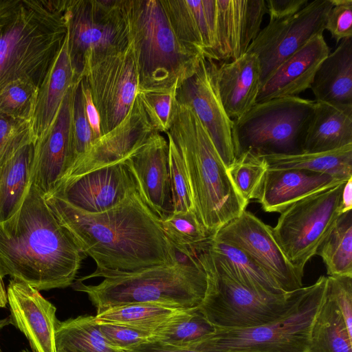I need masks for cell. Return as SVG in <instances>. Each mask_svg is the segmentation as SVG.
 <instances>
[{"label":"cell","mask_w":352,"mask_h":352,"mask_svg":"<svg viewBox=\"0 0 352 352\" xmlns=\"http://www.w3.org/2000/svg\"><path fill=\"white\" fill-rule=\"evenodd\" d=\"M327 276L303 287L294 308L285 316L256 327L216 329L188 347L202 352H307L311 329L324 298Z\"/></svg>","instance_id":"cell-8"},{"label":"cell","mask_w":352,"mask_h":352,"mask_svg":"<svg viewBox=\"0 0 352 352\" xmlns=\"http://www.w3.org/2000/svg\"><path fill=\"white\" fill-rule=\"evenodd\" d=\"M94 140L93 132L86 114L81 78L76 82L74 89L72 109V149L66 171L88 150Z\"/></svg>","instance_id":"cell-39"},{"label":"cell","mask_w":352,"mask_h":352,"mask_svg":"<svg viewBox=\"0 0 352 352\" xmlns=\"http://www.w3.org/2000/svg\"><path fill=\"white\" fill-rule=\"evenodd\" d=\"M56 352H120L102 334L95 316H79L57 323Z\"/></svg>","instance_id":"cell-33"},{"label":"cell","mask_w":352,"mask_h":352,"mask_svg":"<svg viewBox=\"0 0 352 352\" xmlns=\"http://www.w3.org/2000/svg\"><path fill=\"white\" fill-rule=\"evenodd\" d=\"M0 352H1V349H0Z\"/></svg>","instance_id":"cell-52"},{"label":"cell","mask_w":352,"mask_h":352,"mask_svg":"<svg viewBox=\"0 0 352 352\" xmlns=\"http://www.w3.org/2000/svg\"><path fill=\"white\" fill-rule=\"evenodd\" d=\"M44 198L82 252L96 264L94 272L78 280L83 282L104 272H133L180 260L161 219L137 190L100 213L84 212L58 195Z\"/></svg>","instance_id":"cell-1"},{"label":"cell","mask_w":352,"mask_h":352,"mask_svg":"<svg viewBox=\"0 0 352 352\" xmlns=\"http://www.w3.org/2000/svg\"><path fill=\"white\" fill-rule=\"evenodd\" d=\"M323 34L311 38L287 58L261 86L256 103L274 98L297 96L311 88L316 73L329 54Z\"/></svg>","instance_id":"cell-22"},{"label":"cell","mask_w":352,"mask_h":352,"mask_svg":"<svg viewBox=\"0 0 352 352\" xmlns=\"http://www.w3.org/2000/svg\"><path fill=\"white\" fill-rule=\"evenodd\" d=\"M67 0H0V88L23 80L38 89L67 33Z\"/></svg>","instance_id":"cell-3"},{"label":"cell","mask_w":352,"mask_h":352,"mask_svg":"<svg viewBox=\"0 0 352 352\" xmlns=\"http://www.w3.org/2000/svg\"><path fill=\"white\" fill-rule=\"evenodd\" d=\"M345 182L292 204L280 212L272 228L283 254L302 274L342 214L341 196Z\"/></svg>","instance_id":"cell-11"},{"label":"cell","mask_w":352,"mask_h":352,"mask_svg":"<svg viewBox=\"0 0 352 352\" xmlns=\"http://www.w3.org/2000/svg\"><path fill=\"white\" fill-rule=\"evenodd\" d=\"M204 245L236 280L250 289L270 295L287 294L256 262L237 247L211 236Z\"/></svg>","instance_id":"cell-28"},{"label":"cell","mask_w":352,"mask_h":352,"mask_svg":"<svg viewBox=\"0 0 352 352\" xmlns=\"http://www.w3.org/2000/svg\"><path fill=\"white\" fill-rule=\"evenodd\" d=\"M211 236L243 250L286 293L303 287V274L289 262L276 241L272 228L245 210Z\"/></svg>","instance_id":"cell-14"},{"label":"cell","mask_w":352,"mask_h":352,"mask_svg":"<svg viewBox=\"0 0 352 352\" xmlns=\"http://www.w3.org/2000/svg\"><path fill=\"white\" fill-rule=\"evenodd\" d=\"M120 352H202L189 348L177 347L162 342L153 341L135 347L121 350Z\"/></svg>","instance_id":"cell-48"},{"label":"cell","mask_w":352,"mask_h":352,"mask_svg":"<svg viewBox=\"0 0 352 352\" xmlns=\"http://www.w3.org/2000/svg\"><path fill=\"white\" fill-rule=\"evenodd\" d=\"M34 144L23 146L0 166V223L12 217L23 202L31 184Z\"/></svg>","instance_id":"cell-29"},{"label":"cell","mask_w":352,"mask_h":352,"mask_svg":"<svg viewBox=\"0 0 352 352\" xmlns=\"http://www.w3.org/2000/svg\"><path fill=\"white\" fill-rule=\"evenodd\" d=\"M324 29L328 30L336 43L352 37V0H333Z\"/></svg>","instance_id":"cell-44"},{"label":"cell","mask_w":352,"mask_h":352,"mask_svg":"<svg viewBox=\"0 0 352 352\" xmlns=\"http://www.w3.org/2000/svg\"><path fill=\"white\" fill-rule=\"evenodd\" d=\"M32 142L34 138L31 121L0 114V166Z\"/></svg>","instance_id":"cell-41"},{"label":"cell","mask_w":352,"mask_h":352,"mask_svg":"<svg viewBox=\"0 0 352 352\" xmlns=\"http://www.w3.org/2000/svg\"><path fill=\"white\" fill-rule=\"evenodd\" d=\"M310 89L315 101L352 104V37L342 39L322 62Z\"/></svg>","instance_id":"cell-26"},{"label":"cell","mask_w":352,"mask_h":352,"mask_svg":"<svg viewBox=\"0 0 352 352\" xmlns=\"http://www.w3.org/2000/svg\"><path fill=\"white\" fill-rule=\"evenodd\" d=\"M86 256L31 183L19 210L0 223V275L38 291L72 285Z\"/></svg>","instance_id":"cell-2"},{"label":"cell","mask_w":352,"mask_h":352,"mask_svg":"<svg viewBox=\"0 0 352 352\" xmlns=\"http://www.w3.org/2000/svg\"><path fill=\"white\" fill-rule=\"evenodd\" d=\"M98 324L107 343L118 351L129 349L153 341V335L148 332L117 324Z\"/></svg>","instance_id":"cell-43"},{"label":"cell","mask_w":352,"mask_h":352,"mask_svg":"<svg viewBox=\"0 0 352 352\" xmlns=\"http://www.w3.org/2000/svg\"><path fill=\"white\" fill-rule=\"evenodd\" d=\"M262 157L267 168L303 170L330 175L343 180L352 177V144L326 152Z\"/></svg>","instance_id":"cell-30"},{"label":"cell","mask_w":352,"mask_h":352,"mask_svg":"<svg viewBox=\"0 0 352 352\" xmlns=\"http://www.w3.org/2000/svg\"><path fill=\"white\" fill-rule=\"evenodd\" d=\"M352 144V104L316 101L302 153L336 150Z\"/></svg>","instance_id":"cell-25"},{"label":"cell","mask_w":352,"mask_h":352,"mask_svg":"<svg viewBox=\"0 0 352 352\" xmlns=\"http://www.w3.org/2000/svg\"><path fill=\"white\" fill-rule=\"evenodd\" d=\"M21 352H29V351L28 350H26V349H24L22 351H21Z\"/></svg>","instance_id":"cell-51"},{"label":"cell","mask_w":352,"mask_h":352,"mask_svg":"<svg viewBox=\"0 0 352 352\" xmlns=\"http://www.w3.org/2000/svg\"><path fill=\"white\" fill-rule=\"evenodd\" d=\"M352 210V177L344 184L341 196L342 213Z\"/></svg>","instance_id":"cell-49"},{"label":"cell","mask_w":352,"mask_h":352,"mask_svg":"<svg viewBox=\"0 0 352 352\" xmlns=\"http://www.w3.org/2000/svg\"><path fill=\"white\" fill-rule=\"evenodd\" d=\"M139 78L138 91L177 90L204 56L179 41L161 0H124Z\"/></svg>","instance_id":"cell-6"},{"label":"cell","mask_w":352,"mask_h":352,"mask_svg":"<svg viewBox=\"0 0 352 352\" xmlns=\"http://www.w3.org/2000/svg\"><path fill=\"white\" fill-rule=\"evenodd\" d=\"M333 6V0H312L296 14L270 21L261 30L247 52L258 59L261 86L287 58L314 36L323 34Z\"/></svg>","instance_id":"cell-13"},{"label":"cell","mask_w":352,"mask_h":352,"mask_svg":"<svg viewBox=\"0 0 352 352\" xmlns=\"http://www.w3.org/2000/svg\"><path fill=\"white\" fill-rule=\"evenodd\" d=\"M166 134L168 143V172L173 212L195 211L182 155L172 138Z\"/></svg>","instance_id":"cell-40"},{"label":"cell","mask_w":352,"mask_h":352,"mask_svg":"<svg viewBox=\"0 0 352 352\" xmlns=\"http://www.w3.org/2000/svg\"><path fill=\"white\" fill-rule=\"evenodd\" d=\"M215 329L197 308L184 311L153 333V341L188 348L212 334Z\"/></svg>","instance_id":"cell-35"},{"label":"cell","mask_w":352,"mask_h":352,"mask_svg":"<svg viewBox=\"0 0 352 352\" xmlns=\"http://www.w3.org/2000/svg\"><path fill=\"white\" fill-rule=\"evenodd\" d=\"M176 90L138 91L152 125L159 133H166L170 124Z\"/></svg>","instance_id":"cell-42"},{"label":"cell","mask_w":352,"mask_h":352,"mask_svg":"<svg viewBox=\"0 0 352 352\" xmlns=\"http://www.w3.org/2000/svg\"><path fill=\"white\" fill-rule=\"evenodd\" d=\"M65 16L76 81L87 63L129 45L124 0H67Z\"/></svg>","instance_id":"cell-10"},{"label":"cell","mask_w":352,"mask_h":352,"mask_svg":"<svg viewBox=\"0 0 352 352\" xmlns=\"http://www.w3.org/2000/svg\"><path fill=\"white\" fill-rule=\"evenodd\" d=\"M194 253L208 280L206 296L198 309L215 329L246 328L272 322L286 316L300 297L302 287L280 295L250 289L236 280L204 243Z\"/></svg>","instance_id":"cell-7"},{"label":"cell","mask_w":352,"mask_h":352,"mask_svg":"<svg viewBox=\"0 0 352 352\" xmlns=\"http://www.w3.org/2000/svg\"><path fill=\"white\" fill-rule=\"evenodd\" d=\"M186 311L150 303L116 307L95 316L98 324H111L153 333Z\"/></svg>","instance_id":"cell-32"},{"label":"cell","mask_w":352,"mask_h":352,"mask_svg":"<svg viewBox=\"0 0 352 352\" xmlns=\"http://www.w3.org/2000/svg\"><path fill=\"white\" fill-rule=\"evenodd\" d=\"M216 80L227 115L232 120L240 118L256 103L261 87L257 56L246 52L230 62L217 63Z\"/></svg>","instance_id":"cell-24"},{"label":"cell","mask_w":352,"mask_h":352,"mask_svg":"<svg viewBox=\"0 0 352 352\" xmlns=\"http://www.w3.org/2000/svg\"><path fill=\"white\" fill-rule=\"evenodd\" d=\"M329 276H352V210L342 213L319 246Z\"/></svg>","instance_id":"cell-34"},{"label":"cell","mask_w":352,"mask_h":352,"mask_svg":"<svg viewBox=\"0 0 352 352\" xmlns=\"http://www.w3.org/2000/svg\"><path fill=\"white\" fill-rule=\"evenodd\" d=\"M76 82L66 36L59 53L38 88L32 120L34 142L52 124L65 96Z\"/></svg>","instance_id":"cell-27"},{"label":"cell","mask_w":352,"mask_h":352,"mask_svg":"<svg viewBox=\"0 0 352 352\" xmlns=\"http://www.w3.org/2000/svg\"><path fill=\"white\" fill-rule=\"evenodd\" d=\"M163 230L177 252L185 256L208 237L194 210L172 212L161 220Z\"/></svg>","instance_id":"cell-36"},{"label":"cell","mask_w":352,"mask_h":352,"mask_svg":"<svg viewBox=\"0 0 352 352\" xmlns=\"http://www.w3.org/2000/svg\"><path fill=\"white\" fill-rule=\"evenodd\" d=\"M307 352H352V333L327 287L312 323Z\"/></svg>","instance_id":"cell-31"},{"label":"cell","mask_w":352,"mask_h":352,"mask_svg":"<svg viewBox=\"0 0 352 352\" xmlns=\"http://www.w3.org/2000/svg\"><path fill=\"white\" fill-rule=\"evenodd\" d=\"M7 304V293L4 286L3 278L0 275V307H5Z\"/></svg>","instance_id":"cell-50"},{"label":"cell","mask_w":352,"mask_h":352,"mask_svg":"<svg viewBox=\"0 0 352 352\" xmlns=\"http://www.w3.org/2000/svg\"><path fill=\"white\" fill-rule=\"evenodd\" d=\"M347 180L303 170L267 168L256 200L265 212L280 213L300 199Z\"/></svg>","instance_id":"cell-23"},{"label":"cell","mask_w":352,"mask_h":352,"mask_svg":"<svg viewBox=\"0 0 352 352\" xmlns=\"http://www.w3.org/2000/svg\"><path fill=\"white\" fill-rule=\"evenodd\" d=\"M82 81L83 85L86 114L93 132L94 140H96L102 136L100 131V117L98 112L92 101L89 90L82 78Z\"/></svg>","instance_id":"cell-47"},{"label":"cell","mask_w":352,"mask_h":352,"mask_svg":"<svg viewBox=\"0 0 352 352\" xmlns=\"http://www.w3.org/2000/svg\"><path fill=\"white\" fill-rule=\"evenodd\" d=\"M315 104V100L298 96L256 103L233 120L235 158L248 152L259 156L302 153Z\"/></svg>","instance_id":"cell-9"},{"label":"cell","mask_w":352,"mask_h":352,"mask_svg":"<svg viewBox=\"0 0 352 352\" xmlns=\"http://www.w3.org/2000/svg\"><path fill=\"white\" fill-rule=\"evenodd\" d=\"M136 190L133 176L122 162L85 174L53 194L84 212L100 213L118 205Z\"/></svg>","instance_id":"cell-19"},{"label":"cell","mask_w":352,"mask_h":352,"mask_svg":"<svg viewBox=\"0 0 352 352\" xmlns=\"http://www.w3.org/2000/svg\"><path fill=\"white\" fill-rule=\"evenodd\" d=\"M216 67L215 60L204 56L195 72L177 89L175 100L195 113L227 168L235 160L233 120L227 115L219 95Z\"/></svg>","instance_id":"cell-16"},{"label":"cell","mask_w":352,"mask_h":352,"mask_svg":"<svg viewBox=\"0 0 352 352\" xmlns=\"http://www.w3.org/2000/svg\"><path fill=\"white\" fill-rule=\"evenodd\" d=\"M38 89L33 84L16 80L0 88V114L32 120Z\"/></svg>","instance_id":"cell-38"},{"label":"cell","mask_w":352,"mask_h":352,"mask_svg":"<svg viewBox=\"0 0 352 352\" xmlns=\"http://www.w3.org/2000/svg\"><path fill=\"white\" fill-rule=\"evenodd\" d=\"M156 132L137 94L125 118L113 129L93 142L88 150L65 172L53 193L85 174L124 162Z\"/></svg>","instance_id":"cell-15"},{"label":"cell","mask_w":352,"mask_h":352,"mask_svg":"<svg viewBox=\"0 0 352 352\" xmlns=\"http://www.w3.org/2000/svg\"><path fill=\"white\" fill-rule=\"evenodd\" d=\"M75 83L65 96L52 124L34 142L31 183L43 197L54 192L69 165Z\"/></svg>","instance_id":"cell-17"},{"label":"cell","mask_w":352,"mask_h":352,"mask_svg":"<svg viewBox=\"0 0 352 352\" xmlns=\"http://www.w3.org/2000/svg\"><path fill=\"white\" fill-rule=\"evenodd\" d=\"M327 290L340 311L349 333H352V276H327Z\"/></svg>","instance_id":"cell-45"},{"label":"cell","mask_w":352,"mask_h":352,"mask_svg":"<svg viewBox=\"0 0 352 352\" xmlns=\"http://www.w3.org/2000/svg\"><path fill=\"white\" fill-rule=\"evenodd\" d=\"M309 1V0H265L270 21L292 16L303 8Z\"/></svg>","instance_id":"cell-46"},{"label":"cell","mask_w":352,"mask_h":352,"mask_svg":"<svg viewBox=\"0 0 352 352\" xmlns=\"http://www.w3.org/2000/svg\"><path fill=\"white\" fill-rule=\"evenodd\" d=\"M266 13L265 0H217L216 46L210 59L234 60L245 54Z\"/></svg>","instance_id":"cell-20"},{"label":"cell","mask_w":352,"mask_h":352,"mask_svg":"<svg viewBox=\"0 0 352 352\" xmlns=\"http://www.w3.org/2000/svg\"><path fill=\"white\" fill-rule=\"evenodd\" d=\"M138 191L148 208L162 220L173 212L168 172V143L155 133L125 162Z\"/></svg>","instance_id":"cell-21"},{"label":"cell","mask_w":352,"mask_h":352,"mask_svg":"<svg viewBox=\"0 0 352 352\" xmlns=\"http://www.w3.org/2000/svg\"><path fill=\"white\" fill-rule=\"evenodd\" d=\"M267 170L262 156L248 152L236 157L227 173L237 192L249 203L256 200Z\"/></svg>","instance_id":"cell-37"},{"label":"cell","mask_w":352,"mask_h":352,"mask_svg":"<svg viewBox=\"0 0 352 352\" xmlns=\"http://www.w3.org/2000/svg\"><path fill=\"white\" fill-rule=\"evenodd\" d=\"M182 155L194 210L210 236L248 204L237 192L208 131L192 110L174 100L168 131Z\"/></svg>","instance_id":"cell-4"},{"label":"cell","mask_w":352,"mask_h":352,"mask_svg":"<svg viewBox=\"0 0 352 352\" xmlns=\"http://www.w3.org/2000/svg\"><path fill=\"white\" fill-rule=\"evenodd\" d=\"M97 285L76 280L74 289L86 294L96 314L111 308L150 303L171 308L197 309L206 296V273L195 253L183 256L173 265L153 266L133 272H104Z\"/></svg>","instance_id":"cell-5"},{"label":"cell","mask_w":352,"mask_h":352,"mask_svg":"<svg viewBox=\"0 0 352 352\" xmlns=\"http://www.w3.org/2000/svg\"><path fill=\"white\" fill-rule=\"evenodd\" d=\"M11 324L28 339L33 352H56V307L40 291L16 279L6 289Z\"/></svg>","instance_id":"cell-18"},{"label":"cell","mask_w":352,"mask_h":352,"mask_svg":"<svg viewBox=\"0 0 352 352\" xmlns=\"http://www.w3.org/2000/svg\"><path fill=\"white\" fill-rule=\"evenodd\" d=\"M98 112L102 135L127 116L137 96L139 78L131 45L87 63L82 78Z\"/></svg>","instance_id":"cell-12"}]
</instances>
